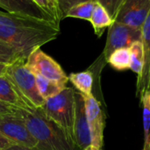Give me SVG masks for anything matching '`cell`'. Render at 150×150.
I'll return each instance as SVG.
<instances>
[{
    "label": "cell",
    "instance_id": "cell-1",
    "mask_svg": "<svg viewBox=\"0 0 150 150\" xmlns=\"http://www.w3.org/2000/svg\"><path fill=\"white\" fill-rule=\"evenodd\" d=\"M59 33L60 25L55 22L0 11V40L25 60L34 49L55 40Z\"/></svg>",
    "mask_w": 150,
    "mask_h": 150
},
{
    "label": "cell",
    "instance_id": "cell-14",
    "mask_svg": "<svg viewBox=\"0 0 150 150\" xmlns=\"http://www.w3.org/2000/svg\"><path fill=\"white\" fill-rule=\"evenodd\" d=\"M90 22L93 26L96 35L100 38L105 28L110 27L113 24L114 19L111 17L107 10L102 4L95 1V6Z\"/></svg>",
    "mask_w": 150,
    "mask_h": 150
},
{
    "label": "cell",
    "instance_id": "cell-9",
    "mask_svg": "<svg viewBox=\"0 0 150 150\" xmlns=\"http://www.w3.org/2000/svg\"><path fill=\"white\" fill-rule=\"evenodd\" d=\"M84 99L85 112L87 122L91 133V145L102 149L103 139H104V129H105V113L100 106L99 102L97 98L91 96L82 95Z\"/></svg>",
    "mask_w": 150,
    "mask_h": 150
},
{
    "label": "cell",
    "instance_id": "cell-20",
    "mask_svg": "<svg viewBox=\"0 0 150 150\" xmlns=\"http://www.w3.org/2000/svg\"><path fill=\"white\" fill-rule=\"evenodd\" d=\"M19 60H25L14 47L0 40V63L11 65ZM26 61V60H25Z\"/></svg>",
    "mask_w": 150,
    "mask_h": 150
},
{
    "label": "cell",
    "instance_id": "cell-16",
    "mask_svg": "<svg viewBox=\"0 0 150 150\" xmlns=\"http://www.w3.org/2000/svg\"><path fill=\"white\" fill-rule=\"evenodd\" d=\"M35 77L39 92L45 100L58 95L66 88V85L47 79L40 75H35Z\"/></svg>",
    "mask_w": 150,
    "mask_h": 150
},
{
    "label": "cell",
    "instance_id": "cell-19",
    "mask_svg": "<svg viewBox=\"0 0 150 150\" xmlns=\"http://www.w3.org/2000/svg\"><path fill=\"white\" fill-rule=\"evenodd\" d=\"M95 6V1H88L81 3L72 7L67 13L66 18H76L83 20L91 21L92 11Z\"/></svg>",
    "mask_w": 150,
    "mask_h": 150
},
{
    "label": "cell",
    "instance_id": "cell-10",
    "mask_svg": "<svg viewBox=\"0 0 150 150\" xmlns=\"http://www.w3.org/2000/svg\"><path fill=\"white\" fill-rule=\"evenodd\" d=\"M75 123H74V136L76 146L81 150L85 149L91 145V133L87 122L84 99L82 94L75 91Z\"/></svg>",
    "mask_w": 150,
    "mask_h": 150
},
{
    "label": "cell",
    "instance_id": "cell-31",
    "mask_svg": "<svg viewBox=\"0 0 150 150\" xmlns=\"http://www.w3.org/2000/svg\"><path fill=\"white\" fill-rule=\"evenodd\" d=\"M142 150H150V142L149 145H147V146H144V147H143V149Z\"/></svg>",
    "mask_w": 150,
    "mask_h": 150
},
{
    "label": "cell",
    "instance_id": "cell-2",
    "mask_svg": "<svg viewBox=\"0 0 150 150\" xmlns=\"http://www.w3.org/2000/svg\"><path fill=\"white\" fill-rule=\"evenodd\" d=\"M17 113L36 141V150H81L40 108L33 111L17 108Z\"/></svg>",
    "mask_w": 150,
    "mask_h": 150
},
{
    "label": "cell",
    "instance_id": "cell-28",
    "mask_svg": "<svg viewBox=\"0 0 150 150\" xmlns=\"http://www.w3.org/2000/svg\"><path fill=\"white\" fill-rule=\"evenodd\" d=\"M4 150H36L35 149H29V148H25V147H22V146H18V145H11V147H9L8 149Z\"/></svg>",
    "mask_w": 150,
    "mask_h": 150
},
{
    "label": "cell",
    "instance_id": "cell-17",
    "mask_svg": "<svg viewBox=\"0 0 150 150\" xmlns=\"http://www.w3.org/2000/svg\"><path fill=\"white\" fill-rule=\"evenodd\" d=\"M113 69L117 70H126L130 69L131 65V51L129 47H123L114 50L106 59Z\"/></svg>",
    "mask_w": 150,
    "mask_h": 150
},
{
    "label": "cell",
    "instance_id": "cell-24",
    "mask_svg": "<svg viewBox=\"0 0 150 150\" xmlns=\"http://www.w3.org/2000/svg\"><path fill=\"white\" fill-rule=\"evenodd\" d=\"M17 107H14L12 105H10L8 104L3 103L0 101V115L4 114H11L16 112Z\"/></svg>",
    "mask_w": 150,
    "mask_h": 150
},
{
    "label": "cell",
    "instance_id": "cell-18",
    "mask_svg": "<svg viewBox=\"0 0 150 150\" xmlns=\"http://www.w3.org/2000/svg\"><path fill=\"white\" fill-rule=\"evenodd\" d=\"M131 51V65L130 69L136 73L138 76L142 74L144 66V48L142 40L134 42L130 46Z\"/></svg>",
    "mask_w": 150,
    "mask_h": 150
},
{
    "label": "cell",
    "instance_id": "cell-3",
    "mask_svg": "<svg viewBox=\"0 0 150 150\" xmlns=\"http://www.w3.org/2000/svg\"><path fill=\"white\" fill-rule=\"evenodd\" d=\"M75 90L66 87L58 95L46 100L40 108L44 114L60 127L69 139L76 144L74 136L75 123Z\"/></svg>",
    "mask_w": 150,
    "mask_h": 150
},
{
    "label": "cell",
    "instance_id": "cell-8",
    "mask_svg": "<svg viewBox=\"0 0 150 150\" xmlns=\"http://www.w3.org/2000/svg\"><path fill=\"white\" fill-rule=\"evenodd\" d=\"M150 12V0H124L114 21L142 29Z\"/></svg>",
    "mask_w": 150,
    "mask_h": 150
},
{
    "label": "cell",
    "instance_id": "cell-29",
    "mask_svg": "<svg viewBox=\"0 0 150 150\" xmlns=\"http://www.w3.org/2000/svg\"><path fill=\"white\" fill-rule=\"evenodd\" d=\"M7 66L8 65H5V64H2L0 63V76H4L6 74V70H7Z\"/></svg>",
    "mask_w": 150,
    "mask_h": 150
},
{
    "label": "cell",
    "instance_id": "cell-30",
    "mask_svg": "<svg viewBox=\"0 0 150 150\" xmlns=\"http://www.w3.org/2000/svg\"><path fill=\"white\" fill-rule=\"evenodd\" d=\"M83 150H102V149H98V148H96V147H94L92 145H90L89 147H87L85 149Z\"/></svg>",
    "mask_w": 150,
    "mask_h": 150
},
{
    "label": "cell",
    "instance_id": "cell-27",
    "mask_svg": "<svg viewBox=\"0 0 150 150\" xmlns=\"http://www.w3.org/2000/svg\"><path fill=\"white\" fill-rule=\"evenodd\" d=\"M11 145H13V143L8 140L7 138H5L1 133H0V150H4L8 149L9 147H11Z\"/></svg>",
    "mask_w": 150,
    "mask_h": 150
},
{
    "label": "cell",
    "instance_id": "cell-12",
    "mask_svg": "<svg viewBox=\"0 0 150 150\" xmlns=\"http://www.w3.org/2000/svg\"><path fill=\"white\" fill-rule=\"evenodd\" d=\"M142 42L144 48V66L142 74L137 78V97L142 98L150 90V12L142 27Z\"/></svg>",
    "mask_w": 150,
    "mask_h": 150
},
{
    "label": "cell",
    "instance_id": "cell-7",
    "mask_svg": "<svg viewBox=\"0 0 150 150\" xmlns=\"http://www.w3.org/2000/svg\"><path fill=\"white\" fill-rule=\"evenodd\" d=\"M142 29L114 21L108 29L105 47L102 53L105 61L114 50L123 47H130L134 42L142 40Z\"/></svg>",
    "mask_w": 150,
    "mask_h": 150
},
{
    "label": "cell",
    "instance_id": "cell-21",
    "mask_svg": "<svg viewBox=\"0 0 150 150\" xmlns=\"http://www.w3.org/2000/svg\"><path fill=\"white\" fill-rule=\"evenodd\" d=\"M141 99L143 105V129L145 144L149 142L150 134V90L143 94Z\"/></svg>",
    "mask_w": 150,
    "mask_h": 150
},
{
    "label": "cell",
    "instance_id": "cell-6",
    "mask_svg": "<svg viewBox=\"0 0 150 150\" xmlns=\"http://www.w3.org/2000/svg\"><path fill=\"white\" fill-rule=\"evenodd\" d=\"M0 133L14 145L35 149L36 141L23 119L16 112L0 115Z\"/></svg>",
    "mask_w": 150,
    "mask_h": 150
},
{
    "label": "cell",
    "instance_id": "cell-4",
    "mask_svg": "<svg viewBox=\"0 0 150 150\" xmlns=\"http://www.w3.org/2000/svg\"><path fill=\"white\" fill-rule=\"evenodd\" d=\"M26 100L32 109L41 108L46 100L39 92L35 75L26 67L25 60H19L7 66L5 74Z\"/></svg>",
    "mask_w": 150,
    "mask_h": 150
},
{
    "label": "cell",
    "instance_id": "cell-15",
    "mask_svg": "<svg viewBox=\"0 0 150 150\" xmlns=\"http://www.w3.org/2000/svg\"><path fill=\"white\" fill-rule=\"evenodd\" d=\"M69 81L75 88L84 96L92 95V88L94 83V71L91 69L78 73H71L69 76Z\"/></svg>",
    "mask_w": 150,
    "mask_h": 150
},
{
    "label": "cell",
    "instance_id": "cell-22",
    "mask_svg": "<svg viewBox=\"0 0 150 150\" xmlns=\"http://www.w3.org/2000/svg\"><path fill=\"white\" fill-rule=\"evenodd\" d=\"M88 1H93V0H58V12H59L60 19L62 20L63 18H65L68 11L72 7L81 3H84Z\"/></svg>",
    "mask_w": 150,
    "mask_h": 150
},
{
    "label": "cell",
    "instance_id": "cell-26",
    "mask_svg": "<svg viewBox=\"0 0 150 150\" xmlns=\"http://www.w3.org/2000/svg\"><path fill=\"white\" fill-rule=\"evenodd\" d=\"M48 1V4H49V6H50V9L56 19V21L60 24V17H59V12H58V0H47Z\"/></svg>",
    "mask_w": 150,
    "mask_h": 150
},
{
    "label": "cell",
    "instance_id": "cell-25",
    "mask_svg": "<svg viewBox=\"0 0 150 150\" xmlns=\"http://www.w3.org/2000/svg\"><path fill=\"white\" fill-rule=\"evenodd\" d=\"M36 4H38L43 11H45L47 13H48L49 15H51L52 17L54 18L51 9H50V6H49V4H48V1L47 0H33ZM56 20V19H55ZM58 23V22H57Z\"/></svg>",
    "mask_w": 150,
    "mask_h": 150
},
{
    "label": "cell",
    "instance_id": "cell-11",
    "mask_svg": "<svg viewBox=\"0 0 150 150\" xmlns=\"http://www.w3.org/2000/svg\"><path fill=\"white\" fill-rule=\"evenodd\" d=\"M0 8L8 13L24 15L57 23L54 17L43 11L33 0H0Z\"/></svg>",
    "mask_w": 150,
    "mask_h": 150
},
{
    "label": "cell",
    "instance_id": "cell-23",
    "mask_svg": "<svg viewBox=\"0 0 150 150\" xmlns=\"http://www.w3.org/2000/svg\"><path fill=\"white\" fill-rule=\"evenodd\" d=\"M102 4L109 12L111 17L114 19L115 16L124 0H94Z\"/></svg>",
    "mask_w": 150,
    "mask_h": 150
},
{
    "label": "cell",
    "instance_id": "cell-5",
    "mask_svg": "<svg viewBox=\"0 0 150 150\" xmlns=\"http://www.w3.org/2000/svg\"><path fill=\"white\" fill-rule=\"evenodd\" d=\"M25 65L34 75H40L64 85L69 82V76H67L60 64L43 52L40 47L34 49L28 55Z\"/></svg>",
    "mask_w": 150,
    "mask_h": 150
},
{
    "label": "cell",
    "instance_id": "cell-13",
    "mask_svg": "<svg viewBox=\"0 0 150 150\" xmlns=\"http://www.w3.org/2000/svg\"><path fill=\"white\" fill-rule=\"evenodd\" d=\"M0 101L17 108L33 111L6 75L0 76Z\"/></svg>",
    "mask_w": 150,
    "mask_h": 150
}]
</instances>
